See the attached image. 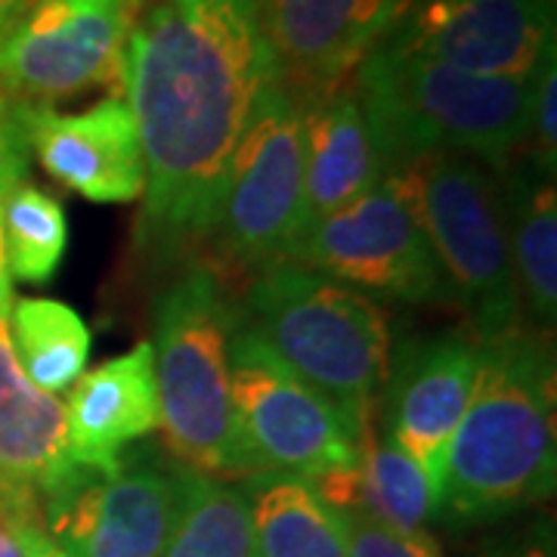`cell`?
<instances>
[{
  "label": "cell",
  "instance_id": "obj_1",
  "mask_svg": "<svg viewBox=\"0 0 557 557\" xmlns=\"http://www.w3.org/2000/svg\"><path fill=\"white\" fill-rule=\"evenodd\" d=\"M276 72L260 0H127L124 100L146 161V255L211 239L236 146Z\"/></svg>",
  "mask_w": 557,
  "mask_h": 557
},
{
  "label": "cell",
  "instance_id": "obj_2",
  "mask_svg": "<svg viewBox=\"0 0 557 557\" xmlns=\"http://www.w3.org/2000/svg\"><path fill=\"white\" fill-rule=\"evenodd\" d=\"M555 387V347L542 332L480 344L474 391L443 458L440 518L486 523L552 498Z\"/></svg>",
  "mask_w": 557,
  "mask_h": 557
},
{
  "label": "cell",
  "instance_id": "obj_3",
  "mask_svg": "<svg viewBox=\"0 0 557 557\" xmlns=\"http://www.w3.org/2000/svg\"><path fill=\"white\" fill-rule=\"evenodd\" d=\"M350 87L387 171L440 152L505 171L527 146L536 78L471 75L379 44Z\"/></svg>",
  "mask_w": 557,
  "mask_h": 557
},
{
  "label": "cell",
  "instance_id": "obj_4",
  "mask_svg": "<svg viewBox=\"0 0 557 557\" xmlns=\"http://www.w3.org/2000/svg\"><path fill=\"white\" fill-rule=\"evenodd\" d=\"M159 428L174 461L208 478H255L230 397V341L242 310L211 260H189L152 307Z\"/></svg>",
  "mask_w": 557,
  "mask_h": 557
},
{
  "label": "cell",
  "instance_id": "obj_5",
  "mask_svg": "<svg viewBox=\"0 0 557 557\" xmlns=\"http://www.w3.org/2000/svg\"><path fill=\"white\" fill-rule=\"evenodd\" d=\"M242 322L295 375L366 431L387 379L391 335L379 304L307 267L278 260L255 273Z\"/></svg>",
  "mask_w": 557,
  "mask_h": 557
},
{
  "label": "cell",
  "instance_id": "obj_6",
  "mask_svg": "<svg viewBox=\"0 0 557 557\" xmlns=\"http://www.w3.org/2000/svg\"><path fill=\"white\" fill-rule=\"evenodd\" d=\"M406 171L449 304L461 310L471 338L486 344L520 329L518 278L496 171L456 152L428 156Z\"/></svg>",
  "mask_w": 557,
  "mask_h": 557
},
{
  "label": "cell",
  "instance_id": "obj_7",
  "mask_svg": "<svg viewBox=\"0 0 557 557\" xmlns=\"http://www.w3.org/2000/svg\"><path fill=\"white\" fill-rule=\"evenodd\" d=\"M285 260L359 295L449 304V288L424 236L406 168L387 171L354 205L310 223Z\"/></svg>",
  "mask_w": 557,
  "mask_h": 557
},
{
  "label": "cell",
  "instance_id": "obj_8",
  "mask_svg": "<svg viewBox=\"0 0 557 557\" xmlns=\"http://www.w3.org/2000/svg\"><path fill=\"white\" fill-rule=\"evenodd\" d=\"M304 230V109L278 72L245 124L211 239L220 263L260 273L285 260Z\"/></svg>",
  "mask_w": 557,
  "mask_h": 557
},
{
  "label": "cell",
  "instance_id": "obj_9",
  "mask_svg": "<svg viewBox=\"0 0 557 557\" xmlns=\"http://www.w3.org/2000/svg\"><path fill=\"white\" fill-rule=\"evenodd\" d=\"M230 397L260 474L313 483L359 461L362 431L295 375L245 322L230 341Z\"/></svg>",
  "mask_w": 557,
  "mask_h": 557
},
{
  "label": "cell",
  "instance_id": "obj_10",
  "mask_svg": "<svg viewBox=\"0 0 557 557\" xmlns=\"http://www.w3.org/2000/svg\"><path fill=\"white\" fill-rule=\"evenodd\" d=\"M180 498L183 465L139 446L106 471L84 468L40 515L65 557H161Z\"/></svg>",
  "mask_w": 557,
  "mask_h": 557
},
{
  "label": "cell",
  "instance_id": "obj_11",
  "mask_svg": "<svg viewBox=\"0 0 557 557\" xmlns=\"http://www.w3.org/2000/svg\"><path fill=\"white\" fill-rule=\"evenodd\" d=\"M124 35L127 0H35L0 50V94L25 106L124 97Z\"/></svg>",
  "mask_w": 557,
  "mask_h": 557
},
{
  "label": "cell",
  "instance_id": "obj_12",
  "mask_svg": "<svg viewBox=\"0 0 557 557\" xmlns=\"http://www.w3.org/2000/svg\"><path fill=\"white\" fill-rule=\"evenodd\" d=\"M555 0H412L387 47L486 78H536L557 57Z\"/></svg>",
  "mask_w": 557,
  "mask_h": 557
},
{
  "label": "cell",
  "instance_id": "obj_13",
  "mask_svg": "<svg viewBox=\"0 0 557 557\" xmlns=\"http://www.w3.org/2000/svg\"><path fill=\"white\" fill-rule=\"evenodd\" d=\"M409 7L412 0H260V20L278 78L307 106L350 84Z\"/></svg>",
  "mask_w": 557,
  "mask_h": 557
},
{
  "label": "cell",
  "instance_id": "obj_14",
  "mask_svg": "<svg viewBox=\"0 0 557 557\" xmlns=\"http://www.w3.org/2000/svg\"><path fill=\"white\" fill-rule=\"evenodd\" d=\"M480 344L465 332L403 341L387 359L384 440L416 458L437 486L446 446L478 379Z\"/></svg>",
  "mask_w": 557,
  "mask_h": 557
},
{
  "label": "cell",
  "instance_id": "obj_15",
  "mask_svg": "<svg viewBox=\"0 0 557 557\" xmlns=\"http://www.w3.org/2000/svg\"><path fill=\"white\" fill-rule=\"evenodd\" d=\"M28 149L65 189L97 205L143 199L146 161L134 112L124 97H106L84 112L25 106Z\"/></svg>",
  "mask_w": 557,
  "mask_h": 557
},
{
  "label": "cell",
  "instance_id": "obj_16",
  "mask_svg": "<svg viewBox=\"0 0 557 557\" xmlns=\"http://www.w3.org/2000/svg\"><path fill=\"white\" fill-rule=\"evenodd\" d=\"M62 409L69 458L78 468H112L127 443L159 428L152 341L84 372Z\"/></svg>",
  "mask_w": 557,
  "mask_h": 557
},
{
  "label": "cell",
  "instance_id": "obj_17",
  "mask_svg": "<svg viewBox=\"0 0 557 557\" xmlns=\"http://www.w3.org/2000/svg\"><path fill=\"white\" fill-rule=\"evenodd\" d=\"M304 109V230L366 196L384 174L372 127L350 84ZM300 230V233H304Z\"/></svg>",
  "mask_w": 557,
  "mask_h": 557
},
{
  "label": "cell",
  "instance_id": "obj_18",
  "mask_svg": "<svg viewBox=\"0 0 557 557\" xmlns=\"http://www.w3.org/2000/svg\"><path fill=\"white\" fill-rule=\"evenodd\" d=\"M81 471L65 446L62 403L22 375L7 325H0V483L28 490L44 505Z\"/></svg>",
  "mask_w": 557,
  "mask_h": 557
},
{
  "label": "cell",
  "instance_id": "obj_19",
  "mask_svg": "<svg viewBox=\"0 0 557 557\" xmlns=\"http://www.w3.org/2000/svg\"><path fill=\"white\" fill-rule=\"evenodd\" d=\"M317 496L335 511H359L399 533H424L440 518V493L416 458L362 431L359 461L317 480Z\"/></svg>",
  "mask_w": 557,
  "mask_h": 557
},
{
  "label": "cell",
  "instance_id": "obj_20",
  "mask_svg": "<svg viewBox=\"0 0 557 557\" xmlns=\"http://www.w3.org/2000/svg\"><path fill=\"white\" fill-rule=\"evenodd\" d=\"M502 199L508 220V245L518 278L520 310L536 319L539 332H552L557 319V196L555 177L542 174L527 159L505 171Z\"/></svg>",
  "mask_w": 557,
  "mask_h": 557
},
{
  "label": "cell",
  "instance_id": "obj_21",
  "mask_svg": "<svg viewBox=\"0 0 557 557\" xmlns=\"http://www.w3.org/2000/svg\"><path fill=\"white\" fill-rule=\"evenodd\" d=\"M258 557H347L341 515L310 483L282 474L245 478Z\"/></svg>",
  "mask_w": 557,
  "mask_h": 557
},
{
  "label": "cell",
  "instance_id": "obj_22",
  "mask_svg": "<svg viewBox=\"0 0 557 557\" xmlns=\"http://www.w3.org/2000/svg\"><path fill=\"white\" fill-rule=\"evenodd\" d=\"M7 335L22 375L44 394L69 391L90 357V329L62 300L20 298L10 307Z\"/></svg>",
  "mask_w": 557,
  "mask_h": 557
},
{
  "label": "cell",
  "instance_id": "obj_23",
  "mask_svg": "<svg viewBox=\"0 0 557 557\" xmlns=\"http://www.w3.org/2000/svg\"><path fill=\"white\" fill-rule=\"evenodd\" d=\"M161 557H258L242 486L183 465V498Z\"/></svg>",
  "mask_w": 557,
  "mask_h": 557
},
{
  "label": "cell",
  "instance_id": "obj_24",
  "mask_svg": "<svg viewBox=\"0 0 557 557\" xmlns=\"http://www.w3.org/2000/svg\"><path fill=\"white\" fill-rule=\"evenodd\" d=\"M0 233L10 278L44 285L60 270L69 245V218L62 201L47 189L22 180L3 201Z\"/></svg>",
  "mask_w": 557,
  "mask_h": 557
},
{
  "label": "cell",
  "instance_id": "obj_25",
  "mask_svg": "<svg viewBox=\"0 0 557 557\" xmlns=\"http://www.w3.org/2000/svg\"><path fill=\"white\" fill-rule=\"evenodd\" d=\"M28 131H25V102L0 94V214L7 196L28 177ZM13 307V288L3 260V233H0V325H7Z\"/></svg>",
  "mask_w": 557,
  "mask_h": 557
},
{
  "label": "cell",
  "instance_id": "obj_26",
  "mask_svg": "<svg viewBox=\"0 0 557 557\" xmlns=\"http://www.w3.org/2000/svg\"><path fill=\"white\" fill-rule=\"evenodd\" d=\"M347 533V557H446L437 539L424 533H399L359 511H338Z\"/></svg>",
  "mask_w": 557,
  "mask_h": 557
},
{
  "label": "cell",
  "instance_id": "obj_27",
  "mask_svg": "<svg viewBox=\"0 0 557 557\" xmlns=\"http://www.w3.org/2000/svg\"><path fill=\"white\" fill-rule=\"evenodd\" d=\"M557 57L545 62L536 75V90H533V115H530V134L520 159H527L542 174L555 177L557 171Z\"/></svg>",
  "mask_w": 557,
  "mask_h": 557
},
{
  "label": "cell",
  "instance_id": "obj_28",
  "mask_svg": "<svg viewBox=\"0 0 557 557\" xmlns=\"http://www.w3.org/2000/svg\"><path fill=\"white\" fill-rule=\"evenodd\" d=\"M44 533L40 498L20 486L0 483V557H28Z\"/></svg>",
  "mask_w": 557,
  "mask_h": 557
},
{
  "label": "cell",
  "instance_id": "obj_29",
  "mask_svg": "<svg viewBox=\"0 0 557 557\" xmlns=\"http://www.w3.org/2000/svg\"><path fill=\"white\" fill-rule=\"evenodd\" d=\"M502 557H555V542H552V533H548V536L530 539V542H523V545H518L515 552H508V555H502Z\"/></svg>",
  "mask_w": 557,
  "mask_h": 557
},
{
  "label": "cell",
  "instance_id": "obj_30",
  "mask_svg": "<svg viewBox=\"0 0 557 557\" xmlns=\"http://www.w3.org/2000/svg\"><path fill=\"white\" fill-rule=\"evenodd\" d=\"M28 557H65V555H62L60 548H57V545L50 542L47 530H44V533H40L35 542H32V555H28Z\"/></svg>",
  "mask_w": 557,
  "mask_h": 557
}]
</instances>
